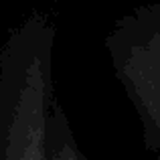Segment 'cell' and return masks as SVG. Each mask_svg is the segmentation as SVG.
Returning <instances> with one entry per match:
<instances>
[{"instance_id": "1", "label": "cell", "mask_w": 160, "mask_h": 160, "mask_svg": "<svg viewBox=\"0 0 160 160\" xmlns=\"http://www.w3.org/2000/svg\"><path fill=\"white\" fill-rule=\"evenodd\" d=\"M108 45L116 73L142 120L146 146L160 154V6L124 16Z\"/></svg>"}]
</instances>
